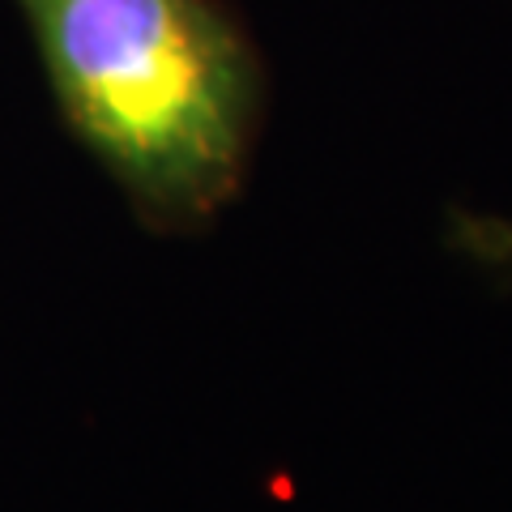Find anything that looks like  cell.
<instances>
[{
    "label": "cell",
    "mask_w": 512,
    "mask_h": 512,
    "mask_svg": "<svg viewBox=\"0 0 512 512\" xmlns=\"http://www.w3.org/2000/svg\"><path fill=\"white\" fill-rule=\"evenodd\" d=\"M73 137L137 222L192 235L239 197L265 60L222 0H18Z\"/></svg>",
    "instance_id": "1"
}]
</instances>
